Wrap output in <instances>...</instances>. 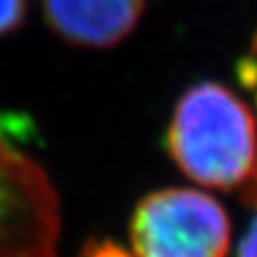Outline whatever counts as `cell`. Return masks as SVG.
<instances>
[{
  "mask_svg": "<svg viewBox=\"0 0 257 257\" xmlns=\"http://www.w3.org/2000/svg\"><path fill=\"white\" fill-rule=\"evenodd\" d=\"M168 150L195 182L231 190L257 176V125L251 109L225 85L205 81L178 99Z\"/></svg>",
  "mask_w": 257,
  "mask_h": 257,
  "instance_id": "cell-1",
  "label": "cell"
},
{
  "mask_svg": "<svg viewBox=\"0 0 257 257\" xmlns=\"http://www.w3.org/2000/svg\"><path fill=\"white\" fill-rule=\"evenodd\" d=\"M130 237L136 257H227L231 221L201 190L162 188L138 203Z\"/></svg>",
  "mask_w": 257,
  "mask_h": 257,
  "instance_id": "cell-2",
  "label": "cell"
},
{
  "mask_svg": "<svg viewBox=\"0 0 257 257\" xmlns=\"http://www.w3.org/2000/svg\"><path fill=\"white\" fill-rule=\"evenodd\" d=\"M61 203L47 170L0 136V257H57Z\"/></svg>",
  "mask_w": 257,
  "mask_h": 257,
  "instance_id": "cell-3",
  "label": "cell"
},
{
  "mask_svg": "<svg viewBox=\"0 0 257 257\" xmlns=\"http://www.w3.org/2000/svg\"><path fill=\"white\" fill-rule=\"evenodd\" d=\"M49 27L75 47L109 49L130 35L146 0H43Z\"/></svg>",
  "mask_w": 257,
  "mask_h": 257,
  "instance_id": "cell-4",
  "label": "cell"
},
{
  "mask_svg": "<svg viewBox=\"0 0 257 257\" xmlns=\"http://www.w3.org/2000/svg\"><path fill=\"white\" fill-rule=\"evenodd\" d=\"M27 15V0H0V37L17 31Z\"/></svg>",
  "mask_w": 257,
  "mask_h": 257,
  "instance_id": "cell-5",
  "label": "cell"
},
{
  "mask_svg": "<svg viewBox=\"0 0 257 257\" xmlns=\"http://www.w3.org/2000/svg\"><path fill=\"white\" fill-rule=\"evenodd\" d=\"M85 257H136L113 241H93L85 249Z\"/></svg>",
  "mask_w": 257,
  "mask_h": 257,
  "instance_id": "cell-6",
  "label": "cell"
},
{
  "mask_svg": "<svg viewBox=\"0 0 257 257\" xmlns=\"http://www.w3.org/2000/svg\"><path fill=\"white\" fill-rule=\"evenodd\" d=\"M239 257H257V215L253 217V221L239 245Z\"/></svg>",
  "mask_w": 257,
  "mask_h": 257,
  "instance_id": "cell-7",
  "label": "cell"
},
{
  "mask_svg": "<svg viewBox=\"0 0 257 257\" xmlns=\"http://www.w3.org/2000/svg\"><path fill=\"white\" fill-rule=\"evenodd\" d=\"M255 49H257V35H255Z\"/></svg>",
  "mask_w": 257,
  "mask_h": 257,
  "instance_id": "cell-8",
  "label": "cell"
}]
</instances>
